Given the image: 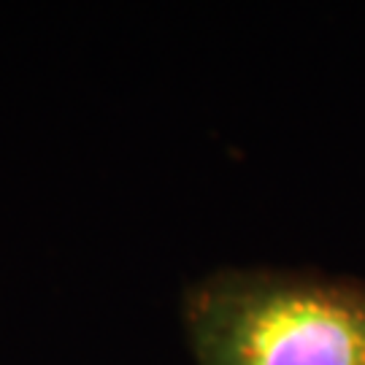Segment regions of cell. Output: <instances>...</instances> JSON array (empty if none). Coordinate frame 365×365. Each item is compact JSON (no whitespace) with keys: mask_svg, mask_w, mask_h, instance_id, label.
<instances>
[{"mask_svg":"<svg viewBox=\"0 0 365 365\" xmlns=\"http://www.w3.org/2000/svg\"><path fill=\"white\" fill-rule=\"evenodd\" d=\"M195 365H365V282L227 265L184 289Z\"/></svg>","mask_w":365,"mask_h":365,"instance_id":"cell-1","label":"cell"}]
</instances>
